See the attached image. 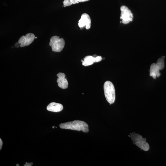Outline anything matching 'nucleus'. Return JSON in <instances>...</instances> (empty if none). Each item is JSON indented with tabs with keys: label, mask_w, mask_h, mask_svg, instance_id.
Returning <instances> with one entry per match:
<instances>
[{
	"label": "nucleus",
	"mask_w": 166,
	"mask_h": 166,
	"mask_svg": "<svg viewBox=\"0 0 166 166\" xmlns=\"http://www.w3.org/2000/svg\"><path fill=\"white\" fill-rule=\"evenodd\" d=\"M59 126L62 129L82 131L85 132H88L89 131L88 124L85 122L81 121L74 120L61 123Z\"/></svg>",
	"instance_id": "obj_1"
},
{
	"label": "nucleus",
	"mask_w": 166,
	"mask_h": 166,
	"mask_svg": "<svg viewBox=\"0 0 166 166\" xmlns=\"http://www.w3.org/2000/svg\"><path fill=\"white\" fill-rule=\"evenodd\" d=\"M104 90L105 97L107 101L110 105L113 103L115 99V89L113 84L107 81L104 84Z\"/></svg>",
	"instance_id": "obj_2"
},
{
	"label": "nucleus",
	"mask_w": 166,
	"mask_h": 166,
	"mask_svg": "<svg viewBox=\"0 0 166 166\" xmlns=\"http://www.w3.org/2000/svg\"><path fill=\"white\" fill-rule=\"evenodd\" d=\"M130 136H129L133 144L144 151H147L149 149V146L146 142V138H143L141 135L135 132L130 133Z\"/></svg>",
	"instance_id": "obj_3"
},
{
	"label": "nucleus",
	"mask_w": 166,
	"mask_h": 166,
	"mask_svg": "<svg viewBox=\"0 0 166 166\" xmlns=\"http://www.w3.org/2000/svg\"><path fill=\"white\" fill-rule=\"evenodd\" d=\"M49 44L51 46L53 51L60 52L63 49L65 42L62 38H60L59 36H54L51 38Z\"/></svg>",
	"instance_id": "obj_4"
},
{
	"label": "nucleus",
	"mask_w": 166,
	"mask_h": 166,
	"mask_svg": "<svg viewBox=\"0 0 166 166\" xmlns=\"http://www.w3.org/2000/svg\"><path fill=\"white\" fill-rule=\"evenodd\" d=\"M120 10L121 12L120 19L123 24H126L132 21L133 14L128 7L122 6L121 7Z\"/></svg>",
	"instance_id": "obj_5"
},
{
	"label": "nucleus",
	"mask_w": 166,
	"mask_h": 166,
	"mask_svg": "<svg viewBox=\"0 0 166 166\" xmlns=\"http://www.w3.org/2000/svg\"><path fill=\"white\" fill-rule=\"evenodd\" d=\"M35 38V35L33 34L29 33L25 36H22L19 39L18 42L20 44V47H22L30 45Z\"/></svg>",
	"instance_id": "obj_6"
},
{
	"label": "nucleus",
	"mask_w": 166,
	"mask_h": 166,
	"mask_svg": "<svg viewBox=\"0 0 166 166\" xmlns=\"http://www.w3.org/2000/svg\"><path fill=\"white\" fill-rule=\"evenodd\" d=\"M91 23V19L89 15L86 13H83L78 21V25L80 29L85 27L86 29H89L90 28Z\"/></svg>",
	"instance_id": "obj_7"
},
{
	"label": "nucleus",
	"mask_w": 166,
	"mask_h": 166,
	"mask_svg": "<svg viewBox=\"0 0 166 166\" xmlns=\"http://www.w3.org/2000/svg\"><path fill=\"white\" fill-rule=\"evenodd\" d=\"M57 76L58 77L57 81L58 86L62 89L67 88L68 83L66 78H65V74L63 73H59L57 74Z\"/></svg>",
	"instance_id": "obj_8"
},
{
	"label": "nucleus",
	"mask_w": 166,
	"mask_h": 166,
	"mask_svg": "<svg viewBox=\"0 0 166 166\" xmlns=\"http://www.w3.org/2000/svg\"><path fill=\"white\" fill-rule=\"evenodd\" d=\"M63 108V106L61 104L53 102L48 105L46 109L49 111L57 112L61 111Z\"/></svg>",
	"instance_id": "obj_9"
},
{
	"label": "nucleus",
	"mask_w": 166,
	"mask_h": 166,
	"mask_svg": "<svg viewBox=\"0 0 166 166\" xmlns=\"http://www.w3.org/2000/svg\"><path fill=\"white\" fill-rule=\"evenodd\" d=\"M160 70L156 63L152 64L150 67V76L152 77L154 79H156V77H159L160 75Z\"/></svg>",
	"instance_id": "obj_10"
},
{
	"label": "nucleus",
	"mask_w": 166,
	"mask_h": 166,
	"mask_svg": "<svg viewBox=\"0 0 166 166\" xmlns=\"http://www.w3.org/2000/svg\"><path fill=\"white\" fill-rule=\"evenodd\" d=\"M95 62V57L91 56H87L84 58L82 65L86 66L92 65Z\"/></svg>",
	"instance_id": "obj_11"
},
{
	"label": "nucleus",
	"mask_w": 166,
	"mask_h": 166,
	"mask_svg": "<svg viewBox=\"0 0 166 166\" xmlns=\"http://www.w3.org/2000/svg\"><path fill=\"white\" fill-rule=\"evenodd\" d=\"M156 64L160 70L163 69L164 66V58L162 57L159 58Z\"/></svg>",
	"instance_id": "obj_12"
},
{
	"label": "nucleus",
	"mask_w": 166,
	"mask_h": 166,
	"mask_svg": "<svg viewBox=\"0 0 166 166\" xmlns=\"http://www.w3.org/2000/svg\"><path fill=\"white\" fill-rule=\"evenodd\" d=\"M63 3L65 6H69L72 4V0H64Z\"/></svg>",
	"instance_id": "obj_13"
},
{
	"label": "nucleus",
	"mask_w": 166,
	"mask_h": 166,
	"mask_svg": "<svg viewBox=\"0 0 166 166\" xmlns=\"http://www.w3.org/2000/svg\"><path fill=\"white\" fill-rule=\"evenodd\" d=\"M95 57V62H99L101 61L102 59V58L101 56H97V57Z\"/></svg>",
	"instance_id": "obj_14"
},
{
	"label": "nucleus",
	"mask_w": 166,
	"mask_h": 166,
	"mask_svg": "<svg viewBox=\"0 0 166 166\" xmlns=\"http://www.w3.org/2000/svg\"><path fill=\"white\" fill-rule=\"evenodd\" d=\"M33 164V163L31 162L30 163L26 162V164H25L24 166H31Z\"/></svg>",
	"instance_id": "obj_15"
},
{
	"label": "nucleus",
	"mask_w": 166,
	"mask_h": 166,
	"mask_svg": "<svg viewBox=\"0 0 166 166\" xmlns=\"http://www.w3.org/2000/svg\"><path fill=\"white\" fill-rule=\"evenodd\" d=\"M72 4H75L79 2L78 0H72Z\"/></svg>",
	"instance_id": "obj_16"
},
{
	"label": "nucleus",
	"mask_w": 166,
	"mask_h": 166,
	"mask_svg": "<svg viewBox=\"0 0 166 166\" xmlns=\"http://www.w3.org/2000/svg\"><path fill=\"white\" fill-rule=\"evenodd\" d=\"M3 144V142L0 139V149L1 150L2 148V145Z\"/></svg>",
	"instance_id": "obj_17"
},
{
	"label": "nucleus",
	"mask_w": 166,
	"mask_h": 166,
	"mask_svg": "<svg viewBox=\"0 0 166 166\" xmlns=\"http://www.w3.org/2000/svg\"><path fill=\"white\" fill-rule=\"evenodd\" d=\"M18 43H16L15 44V47H19V46H20V44L19 43H18V44L17 45Z\"/></svg>",
	"instance_id": "obj_18"
},
{
	"label": "nucleus",
	"mask_w": 166,
	"mask_h": 166,
	"mask_svg": "<svg viewBox=\"0 0 166 166\" xmlns=\"http://www.w3.org/2000/svg\"><path fill=\"white\" fill-rule=\"evenodd\" d=\"M79 2H82L89 1V0H78Z\"/></svg>",
	"instance_id": "obj_19"
},
{
	"label": "nucleus",
	"mask_w": 166,
	"mask_h": 166,
	"mask_svg": "<svg viewBox=\"0 0 166 166\" xmlns=\"http://www.w3.org/2000/svg\"><path fill=\"white\" fill-rule=\"evenodd\" d=\"M16 166H19V165L18 164H17L16 165Z\"/></svg>",
	"instance_id": "obj_20"
},
{
	"label": "nucleus",
	"mask_w": 166,
	"mask_h": 166,
	"mask_svg": "<svg viewBox=\"0 0 166 166\" xmlns=\"http://www.w3.org/2000/svg\"><path fill=\"white\" fill-rule=\"evenodd\" d=\"M54 126H53L52 127L53 128H54Z\"/></svg>",
	"instance_id": "obj_21"
},
{
	"label": "nucleus",
	"mask_w": 166,
	"mask_h": 166,
	"mask_svg": "<svg viewBox=\"0 0 166 166\" xmlns=\"http://www.w3.org/2000/svg\"><path fill=\"white\" fill-rule=\"evenodd\" d=\"M37 38V37H35V38Z\"/></svg>",
	"instance_id": "obj_22"
}]
</instances>
